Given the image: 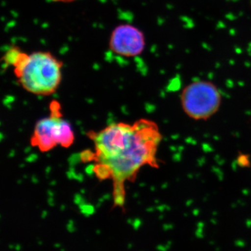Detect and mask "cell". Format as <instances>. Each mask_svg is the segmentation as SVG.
<instances>
[{"label":"cell","mask_w":251,"mask_h":251,"mask_svg":"<svg viewBox=\"0 0 251 251\" xmlns=\"http://www.w3.org/2000/svg\"><path fill=\"white\" fill-rule=\"evenodd\" d=\"M50 111L49 117L36 124L31 138V145L42 152L49 151L57 145L69 148L74 141L72 126L62 118L58 102H52Z\"/></svg>","instance_id":"277c9868"},{"label":"cell","mask_w":251,"mask_h":251,"mask_svg":"<svg viewBox=\"0 0 251 251\" xmlns=\"http://www.w3.org/2000/svg\"><path fill=\"white\" fill-rule=\"evenodd\" d=\"M94 142L97 162L94 168L99 179H111L115 205L125 204V184L133 181L143 167L158 168V147L162 135L158 126L141 119L133 125L113 123L98 132L89 133Z\"/></svg>","instance_id":"6da1fadb"},{"label":"cell","mask_w":251,"mask_h":251,"mask_svg":"<svg viewBox=\"0 0 251 251\" xmlns=\"http://www.w3.org/2000/svg\"><path fill=\"white\" fill-rule=\"evenodd\" d=\"M3 61L6 67H13L18 83L29 93L50 96L60 85L63 62L49 51L27 53L18 46H11Z\"/></svg>","instance_id":"7a4b0ae2"},{"label":"cell","mask_w":251,"mask_h":251,"mask_svg":"<svg viewBox=\"0 0 251 251\" xmlns=\"http://www.w3.org/2000/svg\"><path fill=\"white\" fill-rule=\"evenodd\" d=\"M50 1L57 3H71L75 1V0H50Z\"/></svg>","instance_id":"8992f818"},{"label":"cell","mask_w":251,"mask_h":251,"mask_svg":"<svg viewBox=\"0 0 251 251\" xmlns=\"http://www.w3.org/2000/svg\"><path fill=\"white\" fill-rule=\"evenodd\" d=\"M146 46L145 34L131 25H121L112 31L110 48L119 55L133 57L143 53Z\"/></svg>","instance_id":"5b68a950"},{"label":"cell","mask_w":251,"mask_h":251,"mask_svg":"<svg viewBox=\"0 0 251 251\" xmlns=\"http://www.w3.org/2000/svg\"><path fill=\"white\" fill-rule=\"evenodd\" d=\"M180 100L184 113L197 121L207 120L219 111L222 96L217 86L208 80L193 81L183 89Z\"/></svg>","instance_id":"3957f363"}]
</instances>
